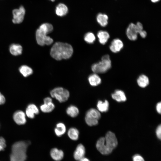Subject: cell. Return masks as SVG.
I'll return each instance as SVG.
<instances>
[{
  "label": "cell",
  "mask_w": 161,
  "mask_h": 161,
  "mask_svg": "<svg viewBox=\"0 0 161 161\" xmlns=\"http://www.w3.org/2000/svg\"><path fill=\"white\" fill-rule=\"evenodd\" d=\"M108 16L106 14L102 13H99L96 17L97 22L103 27H105L108 24Z\"/></svg>",
  "instance_id": "obj_20"
},
{
  "label": "cell",
  "mask_w": 161,
  "mask_h": 161,
  "mask_svg": "<svg viewBox=\"0 0 161 161\" xmlns=\"http://www.w3.org/2000/svg\"><path fill=\"white\" fill-rule=\"evenodd\" d=\"M156 134L157 138L160 140L161 138V126L160 125L157 128L156 130Z\"/></svg>",
  "instance_id": "obj_32"
},
{
  "label": "cell",
  "mask_w": 161,
  "mask_h": 161,
  "mask_svg": "<svg viewBox=\"0 0 161 161\" xmlns=\"http://www.w3.org/2000/svg\"><path fill=\"white\" fill-rule=\"evenodd\" d=\"M151 1L153 3H156L159 1L160 0H151Z\"/></svg>",
  "instance_id": "obj_37"
},
{
  "label": "cell",
  "mask_w": 161,
  "mask_h": 161,
  "mask_svg": "<svg viewBox=\"0 0 161 161\" xmlns=\"http://www.w3.org/2000/svg\"><path fill=\"white\" fill-rule=\"evenodd\" d=\"M79 161H90V160L88 158L84 157L80 160Z\"/></svg>",
  "instance_id": "obj_36"
},
{
  "label": "cell",
  "mask_w": 161,
  "mask_h": 161,
  "mask_svg": "<svg viewBox=\"0 0 161 161\" xmlns=\"http://www.w3.org/2000/svg\"><path fill=\"white\" fill-rule=\"evenodd\" d=\"M52 1H54L55 0H49Z\"/></svg>",
  "instance_id": "obj_38"
},
{
  "label": "cell",
  "mask_w": 161,
  "mask_h": 161,
  "mask_svg": "<svg viewBox=\"0 0 161 161\" xmlns=\"http://www.w3.org/2000/svg\"><path fill=\"white\" fill-rule=\"evenodd\" d=\"M39 113L38 109L35 105L33 104L29 105L26 110V113L27 116L31 119L33 118L35 114H38Z\"/></svg>",
  "instance_id": "obj_13"
},
{
  "label": "cell",
  "mask_w": 161,
  "mask_h": 161,
  "mask_svg": "<svg viewBox=\"0 0 161 161\" xmlns=\"http://www.w3.org/2000/svg\"><path fill=\"white\" fill-rule=\"evenodd\" d=\"M67 134L69 137L73 140H76L79 138V132L76 128L72 127L69 129Z\"/></svg>",
  "instance_id": "obj_25"
},
{
  "label": "cell",
  "mask_w": 161,
  "mask_h": 161,
  "mask_svg": "<svg viewBox=\"0 0 161 161\" xmlns=\"http://www.w3.org/2000/svg\"><path fill=\"white\" fill-rule=\"evenodd\" d=\"M73 49L70 44L60 42L55 43L52 47L51 56L57 60L68 59L72 56Z\"/></svg>",
  "instance_id": "obj_2"
},
{
  "label": "cell",
  "mask_w": 161,
  "mask_h": 161,
  "mask_svg": "<svg viewBox=\"0 0 161 161\" xmlns=\"http://www.w3.org/2000/svg\"><path fill=\"white\" fill-rule=\"evenodd\" d=\"M5 101L4 96L0 92V105L4 104Z\"/></svg>",
  "instance_id": "obj_33"
},
{
  "label": "cell",
  "mask_w": 161,
  "mask_h": 161,
  "mask_svg": "<svg viewBox=\"0 0 161 161\" xmlns=\"http://www.w3.org/2000/svg\"><path fill=\"white\" fill-rule=\"evenodd\" d=\"M126 33L127 37L130 40H136L138 33L135 24L132 23L130 24L126 29Z\"/></svg>",
  "instance_id": "obj_8"
},
{
  "label": "cell",
  "mask_w": 161,
  "mask_h": 161,
  "mask_svg": "<svg viewBox=\"0 0 161 161\" xmlns=\"http://www.w3.org/2000/svg\"><path fill=\"white\" fill-rule=\"evenodd\" d=\"M89 84L92 86H96L100 84L101 82V80L97 73L91 75L88 78Z\"/></svg>",
  "instance_id": "obj_21"
},
{
  "label": "cell",
  "mask_w": 161,
  "mask_h": 161,
  "mask_svg": "<svg viewBox=\"0 0 161 161\" xmlns=\"http://www.w3.org/2000/svg\"><path fill=\"white\" fill-rule=\"evenodd\" d=\"M9 51L11 54L17 56L21 54L22 52V47L19 44H13L10 46Z\"/></svg>",
  "instance_id": "obj_19"
},
{
  "label": "cell",
  "mask_w": 161,
  "mask_h": 161,
  "mask_svg": "<svg viewBox=\"0 0 161 161\" xmlns=\"http://www.w3.org/2000/svg\"><path fill=\"white\" fill-rule=\"evenodd\" d=\"M140 36L143 38H145L147 36L146 32L143 30L139 34Z\"/></svg>",
  "instance_id": "obj_35"
},
{
  "label": "cell",
  "mask_w": 161,
  "mask_h": 161,
  "mask_svg": "<svg viewBox=\"0 0 161 161\" xmlns=\"http://www.w3.org/2000/svg\"><path fill=\"white\" fill-rule=\"evenodd\" d=\"M6 141L4 138L0 137V151L4 150L6 147Z\"/></svg>",
  "instance_id": "obj_29"
},
{
  "label": "cell",
  "mask_w": 161,
  "mask_h": 161,
  "mask_svg": "<svg viewBox=\"0 0 161 161\" xmlns=\"http://www.w3.org/2000/svg\"><path fill=\"white\" fill-rule=\"evenodd\" d=\"M66 113L70 117H75L78 114L79 110L76 106L74 105H70L66 109Z\"/></svg>",
  "instance_id": "obj_24"
},
{
  "label": "cell",
  "mask_w": 161,
  "mask_h": 161,
  "mask_svg": "<svg viewBox=\"0 0 161 161\" xmlns=\"http://www.w3.org/2000/svg\"><path fill=\"white\" fill-rule=\"evenodd\" d=\"M19 70L20 73L25 77L30 75L33 73L32 69L30 67L25 65L20 66Z\"/></svg>",
  "instance_id": "obj_26"
},
{
  "label": "cell",
  "mask_w": 161,
  "mask_h": 161,
  "mask_svg": "<svg viewBox=\"0 0 161 161\" xmlns=\"http://www.w3.org/2000/svg\"><path fill=\"white\" fill-rule=\"evenodd\" d=\"M50 155L53 160L56 161H59L63 158L64 153L62 150L57 148H53L50 151Z\"/></svg>",
  "instance_id": "obj_14"
},
{
  "label": "cell",
  "mask_w": 161,
  "mask_h": 161,
  "mask_svg": "<svg viewBox=\"0 0 161 161\" xmlns=\"http://www.w3.org/2000/svg\"><path fill=\"white\" fill-rule=\"evenodd\" d=\"M66 129V126L64 123H59L56 125L54 132L57 136L61 137L65 133Z\"/></svg>",
  "instance_id": "obj_22"
},
{
  "label": "cell",
  "mask_w": 161,
  "mask_h": 161,
  "mask_svg": "<svg viewBox=\"0 0 161 161\" xmlns=\"http://www.w3.org/2000/svg\"><path fill=\"white\" fill-rule=\"evenodd\" d=\"M133 161H145L143 157L140 155L136 154L132 157Z\"/></svg>",
  "instance_id": "obj_30"
},
{
  "label": "cell",
  "mask_w": 161,
  "mask_h": 161,
  "mask_svg": "<svg viewBox=\"0 0 161 161\" xmlns=\"http://www.w3.org/2000/svg\"><path fill=\"white\" fill-rule=\"evenodd\" d=\"M96 39L94 34L92 32H88L85 34L84 39L85 41L89 44L94 43Z\"/></svg>",
  "instance_id": "obj_28"
},
{
  "label": "cell",
  "mask_w": 161,
  "mask_h": 161,
  "mask_svg": "<svg viewBox=\"0 0 161 161\" xmlns=\"http://www.w3.org/2000/svg\"><path fill=\"white\" fill-rule=\"evenodd\" d=\"M67 6L63 3H60L56 6L55 10L56 14L58 16L62 17L65 16L68 13Z\"/></svg>",
  "instance_id": "obj_16"
},
{
  "label": "cell",
  "mask_w": 161,
  "mask_h": 161,
  "mask_svg": "<svg viewBox=\"0 0 161 161\" xmlns=\"http://www.w3.org/2000/svg\"><path fill=\"white\" fill-rule=\"evenodd\" d=\"M149 79L146 75L142 74L140 75L137 80V83L141 88L146 87L149 84Z\"/></svg>",
  "instance_id": "obj_23"
},
{
  "label": "cell",
  "mask_w": 161,
  "mask_h": 161,
  "mask_svg": "<svg viewBox=\"0 0 161 161\" xmlns=\"http://www.w3.org/2000/svg\"><path fill=\"white\" fill-rule=\"evenodd\" d=\"M111 61L108 55H103L101 60L93 64L92 70L95 73H103L107 72L111 67Z\"/></svg>",
  "instance_id": "obj_5"
},
{
  "label": "cell",
  "mask_w": 161,
  "mask_h": 161,
  "mask_svg": "<svg viewBox=\"0 0 161 161\" xmlns=\"http://www.w3.org/2000/svg\"><path fill=\"white\" fill-rule=\"evenodd\" d=\"M50 94L52 97L55 98L60 103L66 101L69 96V91L61 87L54 89L50 91Z\"/></svg>",
  "instance_id": "obj_6"
},
{
  "label": "cell",
  "mask_w": 161,
  "mask_h": 161,
  "mask_svg": "<svg viewBox=\"0 0 161 161\" xmlns=\"http://www.w3.org/2000/svg\"><path fill=\"white\" fill-rule=\"evenodd\" d=\"M118 144L115 134L111 131H108L104 137L100 138L96 143L97 150L102 154H110Z\"/></svg>",
  "instance_id": "obj_1"
},
{
  "label": "cell",
  "mask_w": 161,
  "mask_h": 161,
  "mask_svg": "<svg viewBox=\"0 0 161 161\" xmlns=\"http://www.w3.org/2000/svg\"><path fill=\"white\" fill-rule=\"evenodd\" d=\"M135 25L138 34H139L143 30V25L139 22H137Z\"/></svg>",
  "instance_id": "obj_31"
},
{
  "label": "cell",
  "mask_w": 161,
  "mask_h": 161,
  "mask_svg": "<svg viewBox=\"0 0 161 161\" xmlns=\"http://www.w3.org/2000/svg\"><path fill=\"white\" fill-rule=\"evenodd\" d=\"M13 117L14 121L18 125L24 124L26 122L25 114L21 111L16 112L13 114Z\"/></svg>",
  "instance_id": "obj_11"
},
{
  "label": "cell",
  "mask_w": 161,
  "mask_h": 161,
  "mask_svg": "<svg viewBox=\"0 0 161 161\" xmlns=\"http://www.w3.org/2000/svg\"><path fill=\"white\" fill-rule=\"evenodd\" d=\"M113 99L118 102H123L126 100V98L124 92L121 90H117L112 95Z\"/></svg>",
  "instance_id": "obj_18"
},
{
  "label": "cell",
  "mask_w": 161,
  "mask_h": 161,
  "mask_svg": "<svg viewBox=\"0 0 161 161\" xmlns=\"http://www.w3.org/2000/svg\"><path fill=\"white\" fill-rule=\"evenodd\" d=\"M44 102V103L40 107L42 112L44 113H49L54 110L55 106L51 98L49 97L45 98Z\"/></svg>",
  "instance_id": "obj_9"
},
{
  "label": "cell",
  "mask_w": 161,
  "mask_h": 161,
  "mask_svg": "<svg viewBox=\"0 0 161 161\" xmlns=\"http://www.w3.org/2000/svg\"><path fill=\"white\" fill-rule=\"evenodd\" d=\"M30 143L29 141H20L15 143L12 146L10 161H25L27 158V149Z\"/></svg>",
  "instance_id": "obj_3"
},
{
  "label": "cell",
  "mask_w": 161,
  "mask_h": 161,
  "mask_svg": "<svg viewBox=\"0 0 161 161\" xmlns=\"http://www.w3.org/2000/svg\"><path fill=\"white\" fill-rule=\"evenodd\" d=\"M85 117L91 120H98L100 118L101 115L98 110L91 108L87 111Z\"/></svg>",
  "instance_id": "obj_15"
},
{
  "label": "cell",
  "mask_w": 161,
  "mask_h": 161,
  "mask_svg": "<svg viewBox=\"0 0 161 161\" xmlns=\"http://www.w3.org/2000/svg\"><path fill=\"white\" fill-rule=\"evenodd\" d=\"M98 110L101 112H107L109 109V103L107 100H105L104 102L99 100L97 104Z\"/></svg>",
  "instance_id": "obj_27"
},
{
  "label": "cell",
  "mask_w": 161,
  "mask_h": 161,
  "mask_svg": "<svg viewBox=\"0 0 161 161\" xmlns=\"http://www.w3.org/2000/svg\"><path fill=\"white\" fill-rule=\"evenodd\" d=\"M26 10L23 6H20L18 8L15 9L12 11L13 22L15 24L21 23L24 19Z\"/></svg>",
  "instance_id": "obj_7"
},
{
  "label": "cell",
  "mask_w": 161,
  "mask_h": 161,
  "mask_svg": "<svg viewBox=\"0 0 161 161\" xmlns=\"http://www.w3.org/2000/svg\"><path fill=\"white\" fill-rule=\"evenodd\" d=\"M53 28L52 25L49 23L42 24L39 26L35 33L36 39L38 45L43 46L52 43L53 39L47 35L51 32Z\"/></svg>",
  "instance_id": "obj_4"
},
{
  "label": "cell",
  "mask_w": 161,
  "mask_h": 161,
  "mask_svg": "<svg viewBox=\"0 0 161 161\" xmlns=\"http://www.w3.org/2000/svg\"><path fill=\"white\" fill-rule=\"evenodd\" d=\"M123 47V41L118 38L113 39L109 46L110 50L113 52L117 53L120 52Z\"/></svg>",
  "instance_id": "obj_10"
},
{
  "label": "cell",
  "mask_w": 161,
  "mask_h": 161,
  "mask_svg": "<svg viewBox=\"0 0 161 161\" xmlns=\"http://www.w3.org/2000/svg\"><path fill=\"white\" fill-rule=\"evenodd\" d=\"M97 35L99 42L103 45L107 43L110 37L109 33L106 31L103 30L99 31Z\"/></svg>",
  "instance_id": "obj_17"
},
{
  "label": "cell",
  "mask_w": 161,
  "mask_h": 161,
  "mask_svg": "<svg viewBox=\"0 0 161 161\" xmlns=\"http://www.w3.org/2000/svg\"><path fill=\"white\" fill-rule=\"evenodd\" d=\"M161 103L160 102L158 103L156 106V110L157 112L160 114L161 112Z\"/></svg>",
  "instance_id": "obj_34"
},
{
  "label": "cell",
  "mask_w": 161,
  "mask_h": 161,
  "mask_svg": "<svg viewBox=\"0 0 161 161\" xmlns=\"http://www.w3.org/2000/svg\"><path fill=\"white\" fill-rule=\"evenodd\" d=\"M85 154V148L81 144H78L73 154L74 159L79 161L84 157Z\"/></svg>",
  "instance_id": "obj_12"
}]
</instances>
